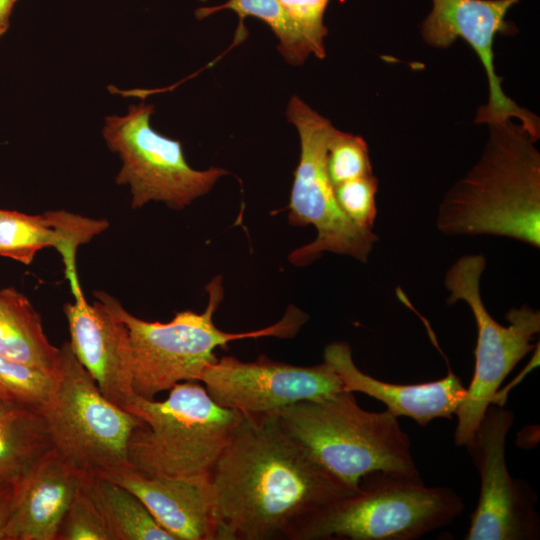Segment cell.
Masks as SVG:
<instances>
[{
	"mask_svg": "<svg viewBox=\"0 0 540 540\" xmlns=\"http://www.w3.org/2000/svg\"><path fill=\"white\" fill-rule=\"evenodd\" d=\"M211 482L215 540H296L313 517L356 492L273 413L243 414Z\"/></svg>",
	"mask_w": 540,
	"mask_h": 540,
	"instance_id": "6da1fadb",
	"label": "cell"
},
{
	"mask_svg": "<svg viewBox=\"0 0 540 540\" xmlns=\"http://www.w3.org/2000/svg\"><path fill=\"white\" fill-rule=\"evenodd\" d=\"M478 161L444 195L436 226L446 235H494L540 247L538 141L515 119L487 125Z\"/></svg>",
	"mask_w": 540,
	"mask_h": 540,
	"instance_id": "7a4b0ae2",
	"label": "cell"
},
{
	"mask_svg": "<svg viewBox=\"0 0 540 540\" xmlns=\"http://www.w3.org/2000/svg\"><path fill=\"white\" fill-rule=\"evenodd\" d=\"M209 299L205 310L176 312L166 323L149 322L130 312L110 294L97 291L94 296L126 325L132 351L133 391L135 395L154 399L176 384L197 381L206 367L218 358L217 347L245 339L274 336L293 337L307 321V315L290 306L275 324L250 332L229 333L218 329L213 316L223 300L221 276L213 278L205 287Z\"/></svg>",
	"mask_w": 540,
	"mask_h": 540,
	"instance_id": "3957f363",
	"label": "cell"
},
{
	"mask_svg": "<svg viewBox=\"0 0 540 540\" xmlns=\"http://www.w3.org/2000/svg\"><path fill=\"white\" fill-rule=\"evenodd\" d=\"M335 476L354 490L375 471L419 476L408 434L388 410L361 408L354 392L341 390L271 412Z\"/></svg>",
	"mask_w": 540,
	"mask_h": 540,
	"instance_id": "277c9868",
	"label": "cell"
},
{
	"mask_svg": "<svg viewBox=\"0 0 540 540\" xmlns=\"http://www.w3.org/2000/svg\"><path fill=\"white\" fill-rule=\"evenodd\" d=\"M126 410L144 423L131 436L130 464L151 476L211 477L243 418L195 381L176 384L163 401L136 395Z\"/></svg>",
	"mask_w": 540,
	"mask_h": 540,
	"instance_id": "5b68a950",
	"label": "cell"
},
{
	"mask_svg": "<svg viewBox=\"0 0 540 540\" xmlns=\"http://www.w3.org/2000/svg\"><path fill=\"white\" fill-rule=\"evenodd\" d=\"M465 509L449 487L385 471L365 475L359 489L313 517L296 540H415L451 524Z\"/></svg>",
	"mask_w": 540,
	"mask_h": 540,
	"instance_id": "8992f818",
	"label": "cell"
},
{
	"mask_svg": "<svg viewBox=\"0 0 540 540\" xmlns=\"http://www.w3.org/2000/svg\"><path fill=\"white\" fill-rule=\"evenodd\" d=\"M51 396L42 409L54 450L87 474L132 467L129 443L144 423L108 400L73 354L60 347Z\"/></svg>",
	"mask_w": 540,
	"mask_h": 540,
	"instance_id": "52a82bcc",
	"label": "cell"
},
{
	"mask_svg": "<svg viewBox=\"0 0 540 540\" xmlns=\"http://www.w3.org/2000/svg\"><path fill=\"white\" fill-rule=\"evenodd\" d=\"M485 267L484 255L467 254L451 265L444 279L450 294L447 303L464 301L477 327L474 373L455 412L454 441L458 446L471 440L504 379L535 348L533 341L540 331V312L527 304L506 313L507 326L490 315L480 293Z\"/></svg>",
	"mask_w": 540,
	"mask_h": 540,
	"instance_id": "ba28073f",
	"label": "cell"
},
{
	"mask_svg": "<svg viewBox=\"0 0 540 540\" xmlns=\"http://www.w3.org/2000/svg\"><path fill=\"white\" fill-rule=\"evenodd\" d=\"M286 117L300 138L289 222L294 226L313 225L317 231L316 239L294 250L289 261L302 266L327 251L367 262L378 237L372 229L356 225L343 213L326 170L327 147L337 128L296 95L288 102Z\"/></svg>",
	"mask_w": 540,
	"mask_h": 540,
	"instance_id": "9c48e42d",
	"label": "cell"
},
{
	"mask_svg": "<svg viewBox=\"0 0 540 540\" xmlns=\"http://www.w3.org/2000/svg\"><path fill=\"white\" fill-rule=\"evenodd\" d=\"M152 113V105L141 103L130 106L123 116L105 118L103 138L121 160L115 182L129 187L132 209L163 202L181 210L207 194L228 171L193 169L181 143L151 127Z\"/></svg>",
	"mask_w": 540,
	"mask_h": 540,
	"instance_id": "30bf717a",
	"label": "cell"
},
{
	"mask_svg": "<svg viewBox=\"0 0 540 540\" xmlns=\"http://www.w3.org/2000/svg\"><path fill=\"white\" fill-rule=\"evenodd\" d=\"M514 420L511 410L490 404L465 446L480 476L479 500L470 517L467 540H536L540 536L537 495L526 482L512 478L506 464V438Z\"/></svg>",
	"mask_w": 540,
	"mask_h": 540,
	"instance_id": "8fae6325",
	"label": "cell"
},
{
	"mask_svg": "<svg viewBox=\"0 0 540 540\" xmlns=\"http://www.w3.org/2000/svg\"><path fill=\"white\" fill-rule=\"evenodd\" d=\"M199 382L220 406L242 414H265L302 401H318L343 390L326 361L297 366L260 355L243 362L232 356L208 365Z\"/></svg>",
	"mask_w": 540,
	"mask_h": 540,
	"instance_id": "7c38bea8",
	"label": "cell"
},
{
	"mask_svg": "<svg viewBox=\"0 0 540 540\" xmlns=\"http://www.w3.org/2000/svg\"><path fill=\"white\" fill-rule=\"evenodd\" d=\"M521 0H432V10L421 25V36L435 48H448L463 39L477 54L488 82V101L477 109L474 123L491 124L515 119L536 139L540 119L519 106L504 92L494 65L497 34L512 35L516 27L506 20L508 11Z\"/></svg>",
	"mask_w": 540,
	"mask_h": 540,
	"instance_id": "4fadbf2b",
	"label": "cell"
},
{
	"mask_svg": "<svg viewBox=\"0 0 540 540\" xmlns=\"http://www.w3.org/2000/svg\"><path fill=\"white\" fill-rule=\"evenodd\" d=\"M70 333V348L96 382L102 394L126 410L133 391L132 351L126 325L96 299L80 294L63 308Z\"/></svg>",
	"mask_w": 540,
	"mask_h": 540,
	"instance_id": "5bb4252c",
	"label": "cell"
},
{
	"mask_svg": "<svg viewBox=\"0 0 540 540\" xmlns=\"http://www.w3.org/2000/svg\"><path fill=\"white\" fill-rule=\"evenodd\" d=\"M99 475L137 496L174 540H215V495L211 477L151 476L133 467Z\"/></svg>",
	"mask_w": 540,
	"mask_h": 540,
	"instance_id": "9a60e30c",
	"label": "cell"
},
{
	"mask_svg": "<svg viewBox=\"0 0 540 540\" xmlns=\"http://www.w3.org/2000/svg\"><path fill=\"white\" fill-rule=\"evenodd\" d=\"M87 473L54 449L14 486V496L1 540H56L61 521Z\"/></svg>",
	"mask_w": 540,
	"mask_h": 540,
	"instance_id": "2e32d148",
	"label": "cell"
},
{
	"mask_svg": "<svg viewBox=\"0 0 540 540\" xmlns=\"http://www.w3.org/2000/svg\"><path fill=\"white\" fill-rule=\"evenodd\" d=\"M109 228L106 219H96L65 210L26 214L0 208V256L30 265L42 249L55 248L61 256L73 296L83 293L76 256Z\"/></svg>",
	"mask_w": 540,
	"mask_h": 540,
	"instance_id": "e0dca14e",
	"label": "cell"
},
{
	"mask_svg": "<svg viewBox=\"0 0 540 540\" xmlns=\"http://www.w3.org/2000/svg\"><path fill=\"white\" fill-rule=\"evenodd\" d=\"M338 374L344 390L366 394L386 406L396 417H409L424 427L438 418L451 419L467 388L450 369L445 377L420 384H394L376 379L355 364L346 342H332L323 353Z\"/></svg>",
	"mask_w": 540,
	"mask_h": 540,
	"instance_id": "ac0fdd59",
	"label": "cell"
},
{
	"mask_svg": "<svg viewBox=\"0 0 540 540\" xmlns=\"http://www.w3.org/2000/svg\"><path fill=\"white\" fill-rule=\"evenodd\" d=\"M0 355L54 373L60 348L47 338L30 300L14 287L0 289Z\"/></svg>",
	"mask_w": 540,
	"mask_h": 540,
	"instance_id": "d6986e66",
	"label": "cell"
},
{
	"mask_svg": "<svg viewBox=\"0 0 540 540\" xmlns=\"http://www.w3.org/2000/svg\"><path fill=\"white\" fill-rule=\"evenodd\" d=\"M53 449L41 412L14 405L0 410V484L17 485Z\"/></svg>",
	"mask_w": 540,
	"mask_h": 540,
	"instance_id": "ffe728a7",
	"label": "cell"
},
{
	"mask_svg": "<svg viewBox=\"0 0 540 540\" xmlns=\"http://www.w3.org/2000/svg\"><path fill=\"white\" fill-rule=\"evenodd\" d=\"M83 487L103 516L114 540H174L137 496L117 482L87 474Z\"/></svg>",
	"mask_w": 540,
	"mask_h": 540,
	"instance_id": "44dd1931",
	"label": "cell"
},
{
	"mask_svg": "<svg viewBox=\"0 0 540 540\" xmlns=\"http://www.w3.org/2000/svg\"><path fill=\"white\" fill-rule=\"evenodd\" d=\"M224 9L236 12L241 20L246 16H253L265 22L278 39V50L288 63L301 65L312 55L310 46L278 0H228L216 7L197 10V16L204 18Z\"/></svg>",
	"mask_w": 540,
	"mask_h": 540,
	"instance_id": "7402d4cb",
	"label": "cell"
},
{
	"mask_svg": "<svg viewBox=\"0 0 540 540\" xmlns=\"http://www.w3.org/2000/svg\"><path fill=\"white\" fill-rule=\"evenodd\" d=\"M54 373L0 355V401L41 412L51 396Z\"/></svg>",
	"mask_w": 540,
	"mask_h": 540,
	"instance_id": "603a6c76",
	"label": "cell"
},
{
	"mask_svg": "<svg viewBox=\"0 0 540 540\" xmlns=\"http://www.w3.org/2000/svg\"><path fill=\"white\" fill-rule=\"evenodd\" d=\"M326 170L333 187L373 174L366 141L336 129L327 147Z\"/></svg>",
	"mask_w": 540,
	"mask_h": 540,
	"instance_id": "cb8c5ba5",
	"label": "cell"
},
{
	"mask_svg": "<svg viewBox=\"0 0 540 540\" xmlns=\"http://www.w3.org/2000/svg\"><path fill=\"white\" fill-rule=\"evenodd\" d=\"M56 540H114L83 485L61 521Z\"/></svg>",
	"mask_w": 540,
	"mask_h": 540,
	"instance_id": "d4e9b609",
	"label": "cell"
},
{
	"mask_svg": "<svg viewBox=\"0 0 540 540\" xmlns=\"http://www.w3.org/2000/svg\"><path fill=\"white\" fill-rule=\"evenodd\" d=\"M378 180L374 174L334 186L336 201L343 213L356 225L372 229L376 216Z\"/></svg>",
	"mask_w": 540,
	"mask_h": 540,
	"instance_id": "484cf974",
	"label": "cell"
},
{
	"mask_svg": "<svg viewBox=\"0 0 540 540\" xmlns=\"http://www.w3.org/2000/svg\"><path fill=\"white\" fill-rule=\"evenodd\" d=\"M330 0H278L298 32L311 48L312 55L323 59L326 55L324 39L328 30L324 13Z\"/></svg>",
	"mask_w": 540,
	"mask_h": 540,
	"instance_id": "4316f807",
	"label": "cell"
},
{
	"mask_svg": "<svg viewBox=\"0 0 540 540\" xmlns=\"http://www.w3.org/2000/svg\"><path fill=\"white\" fill-rule=\"evenodd\" d=\"M14 496V486L0 484V540L10 516Z\"/></svg>",
	"mask_w": 540,
	"mask_h": 540,
	"instance_id": "83f0119b",
	"label": "cell"
},
{
	"mask_svg": "<svg viewBox=\"0 0 540 540\" xmlns=\"http://www.w3.org/2000/svg\"><path fill=\"white\" fill-rule=\"evenodd\" d=\"M539 365V345L537 346V351H535L530 363L523 369L522 373L519 374L514 382L509 383V385L504 390H498L494 396L492 404L499 406H505L506 398L509 391L514 388L517 383L521 382L524 376L529 373L532 369Z\"/></svg>",
	"mask_w": 540,
	"mask_h": 540,
	"instance_id": "f1b7e54d",
	"label": "cell"
},
{
	"mask_svg": "<svg viewBox=\"0 0 540 540\" xmlns=\"http://www.w3.org/2000/svg\"><path fill=\"white\" fill-rule=\"evenodd\" d=\"M17 0H0V38L10 26V17Z\"/></svg>",
	"mask_w": 540,
	"mask_h": 540,
	"instance_id": "f546056e",
	"label": "cell"
},
{
	"mask_svg": "<svg viewBox=\"0 0 540 540\" xmlns=\"http://www.w3.org/2000/svg\"><path fill=\"white\" fill-rule=\"evenodd\" d=\"M6 405H7V404H4V403H2V402L0 401V410H1L3 407H5Z\"/></svg>",
	"mask_w": 540,
	"mask_h": 540,
	"instance_id": "4dcf8cb0",
	"label": "cell"
}]
</instances>
